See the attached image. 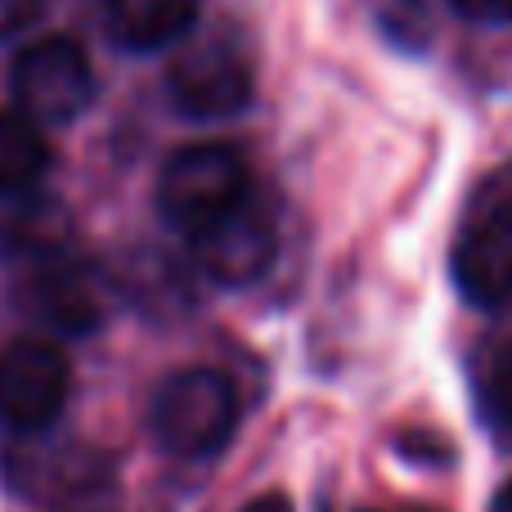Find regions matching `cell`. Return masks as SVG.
I'll use <instances>...</instances> for the list:
<instances>
[{"instance_id":"30bf717a","label":"cell","mask_w":512,"mask_h":512,"mask_svg":"<svg viewBox=\"0 0 512 512\" xmlns=\"http://www.w3.org/2000/svg\"><path fill=\"white\" fill-rule=\"evenodd\" d=\"M198 5L203 0H104V14L117 45L149 54L180 41L198 23Z\"/></svg>"},{"instance_id":"ba28073f","label":"cell","mask_w":512,"mask_h":512,"mask_svg":"<svg viewBox=\"0 0 512 512\" xmlns=\"http://www.w3.org/2000/svg\"><path fill=\"white\" fill-rule=\"evenodd\" d=\"M167 99L189 122H221L252 104V68L225 45H203L171 63Z\"/></svg>"},{"instance_id":"e0dca14e","label":"cell","mask_w":512,"mask_h":512,"mask_svg":"<svg viewBox=\"0 0 512 512\" xmlns=\"http://www.w3.org/2000/svg\"><path fill=\"white\" fill-rule=\"evenodd\" d=\"M495 512H512V481H504L495 495Z\"/></svg>"},{"instance_id":"8992f818","label":"cell","mask_w":512,"mask_h":512,"mask_svg":"<svg viewBox=\"0 0 512 512\" xmlns=\"http://www.w3.org/2000/svg\"><path fill=\"white\" fill-rule=\"evenodd\" d=\"M189 243H194V261L203 265V274L221 288H248L279 256L274 216L256 194H248L234 212H225L207 230L189 234Z\"/></svg>"},{"instance_id":"3957f363","label":"cell","mask_w":512,"mask_h":512,"mask_svg":"<svg viewBox=\"0 0 512 512\" xmlns=\"http://www.w3.org/2000/svg\"><path fill=\"white\" fill-rule=\"evenodd\" d=\"M252 194L248 162L225 144H189L162 162L158 212L180 234H198Z\"/></svg>"},{"instance_id":"7c38bea8","label":"cell","mask_w":512,"mask_h":512,"mask_svg":"<svg viewBox=\"0 0 512 512\" xmlns=\"http://www.w3.org/2000/svg\"><path fill=\"white\" fill-rule=\"evenodd\" d=\"M378 32L400 50H427L432 41V14L423 0H373Z\"/></svg>"},{"instance_id":"6da1fadb","label":"cell","mask_w":512,"mask_h":512,"mask_svg":"<svg viewBox=\"0 0 512 512\" xmlns=\"http://www.w3.org/2000/svg\"><path fill=\"white\" fill-rule=\"evenodd\" d=\"M149 427L176 459H212L239 427V391L221 369H180L153 391Z\"/></svg>"},{"instance_id":"9a60e30c","label":"cell","mask_w":512,"mask_h":512,"mask_svg":"<svg viewBox=\"0 0 512 512\" xmlns=\"http://www.w3.org/2000/svg\"><path fill=\"white\" fill-rule=\"evenodd\" d=\"M450 9L468 23H486V27H504L512 23V0H450Z\"/></svg>"},{"instance_id":"5bb4252c","label":"cell","mask_w":512,"mask_h":512,"mask_svg":"<svg viewBox=\"0 0 512 512\" xmlns=\"http://www.w3.org/2000/svg\"><path fill=\"white\" fill-rule=\"evenodd\" d=\"M45 14V0H0V41L27 32Z\"/></svg>"},{"instance_id":"ac0fdd59","label":"cell","mask_w":512,"mask_h":512,"mask_svg":"<svg viewBox=\"0 0 512 512\" xmlns=\"http://www.w3.org/2000/svg\"><path fill=\"white\" fill-rule=\"evenodd\" d=\"M414 512H432V508H414Z\"/></svg>"},{"instance_id":"277c9868","label":"cell","mask_w":512,"mask_h":512,"mask_svg":"<svg viewBox=\"0 0 512 512\" xmlns=\"http://www.w3.org/2000/svg\"><path fill=\"white\" fill-rule=\"evenodd\" d=\"M9 90L18 99V113L32 126H63L86 113L90 99H95V68H90L86 50L77 41L45 36L14 59Z\"/></svg>"},{"instance_id":"4fadbf2b","label":"cell","mask_w":512,"mask_h":512,"mask_svg":"<svg viewBox=\"0 0 512 512\" xmlns=\"http://www.w3.org/2000/svg\"><path fill=\"white\" fill-rule=\"evenodd\" d=\"M481 414H486L490 432L512 445V346L490 360L486 382H481Z\"/></svg>"},{"instance_id":"9c48e42d","label":"cell","mask_w":512,"mask_h":512,"mask_svg":"<svg viewBox=\"0 0 512 512\" xmlns=\"http://www.w3.org/2000/svg\"><path fill=\"white\" fill-rule=\"evenodd\" d=\"M32 310L63 333H90L104 324V279L90 265L54 261L32 279Z\"/></svg>"},{"instance_id":"52a82bcc","label":"cell","mask_w":512,"mask_h":512,"mask_svg":"<svg viewBox=\"0 0 512 512\" xmlns=\"http://www.w3.org/2000/svg\"><path fill=\"white\" fill-rule=\"evenodd\" d=\"M5 481L23 499L59 504V499H81L90 490L108 486V463L86 445L18 436L5 450Z\"/></svg>"},{"instance_id":"8fae6325","label":"cell","mask_w":512,"mask_h":512,"mask_svg":"<svg viewBox=\"0 0 512 512\" xmlns=\"http://www.w3.org/2000/svg\"><path fill=\"white\" fill-rule=\"evenodd\" d=\"M50 171V144L23 113H0V194H32Z\"/></svg>"},{"instance_id":"5b68a950","label":"cell","mask_w":512,"mask_h":512,"mask_svg":"<svg viewBox=\"0 0 512 512\" xmlns=\"http://www.w3.org/2000/svg\"><path fill=\"white\" fill-rule=\"evenodd\" d=\"M68 355L45 337H18L0 351V423L14 436H41L68 405Z\"/></svg>"},{"instance_id":"7a4b0ae2","label":"cell","mask_w":512,"mask_h":512,"mask_svg":"<svg viewBox=\"0 0 512 512\" xmlns=\"http://www.w3.org/2000/svg\"><path fill=\"white\" fill-rule=\"evenodd\" d=\"M450 274L472 306L512 301V171H495L472 194L454 234Z\"/></svg>"},{"instance_id":"2e32d148","label":"cell","mask_w":512,"mask_h":512,"mask_svg":"<svg viewBox=\"0 0 512 512\" xmlns=\"http://www.w3.org/2000/svg\"><path fill=\"white\" fill-rule=\"evenodd\" d=\"M243 512H292V504H288V495L270 490V495H256L252 504H243Z\"/></svg>"}]
</instances>
